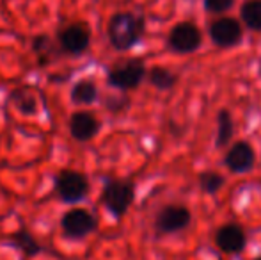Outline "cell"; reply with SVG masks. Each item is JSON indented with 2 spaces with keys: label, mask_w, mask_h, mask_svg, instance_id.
<instances>
[{
  "label": "cell",
  "mask_w": 261,
  "mask_h": 260,
  "mask_svg": "<svg viewBox=\"0 0 261 260\" xmlns=\"http://www.w3.org/2000/svg\"><path fill=\"white\" fill-rule=\"evenodd\" d=\"M146 34V18L132 11L112 14L107 25V36L114 50L128 52L142 41Z\"/></svg>",
  "instance_id": "1"
},
{
  "label": "cell",
  "mask_w": 261,
  "mask_h": 260,
  "mask_svg": "<svg viewBox=\"0 0 261 260\" xmlns=\"http://www.w3.org/2000/svg\"><path fill=\"white\" fill-rule=\"evenodd\" d=\"M134 200L135 184L132 180H121V178H107L105 180L100 201L116 219H123L126 216Z\"/></svg>",
  "instance_id": "2"
},
{
  "label": "cell",
  "mask_w": 261,
  "mask_h": 260,
  "mask_svg": "<svg viewBox=\"0 0 261 260\" xmlns=\"http://www.w3.org/2000/svg\"><path fill=\"white\" fill-rule=\"evenodd\" d=\"M146 68L144 61L134 57V59L121 61V63L114 64L107 73V82L109 86L116 87L119 91H132L137 89L146 79Z\"/></svg>",
  "instance_id": "3"
},
{
  "label": "cell",
  "mask_w": 261,
  "mask_h": 260,
  "mask_svg": "<svg viewBox=\"0 0 261 260\" xmlns=\"http://www.w3.org/2000/svg\"><path fill=\"white\" fill-rule=\"evenodd\" d=\"M165 45H167V49L172 54L189 56V54H194L201 49V45H203V32H201V29L194 21H178L169 31Z\"/></svg>",
  "instance_id": "4"
},
{
  "label": "cell",
  "mask_w": 261,
  "mask_h": 260,
  "mask_svg": "<svg viewBox=\"0 0 261 260\" xmlns=\"http://www.w3.org/2000/svg\"><path fill=\"white\" fill-rule=\"evenodd\" d=\"M89 178L76 170H61L54 177V189L64 203H79L89 195Z\"/></svg>",
  "instance_id": "5"
},
{
  "label": "cell",
  "mask_w": 261,
  "mask_h": 260,
  "mask_svg": "<svg viewBox=\"0 0 261 260\" xmlns=\"http://www.w3.org/2000/svg\"><path fill=\"white\" fill-rule=\"evenodd\" d=\"M192 225V212L181 203H167L155 214L153 228L158 235H172Z\"/></svg>",
  "instance_id": "6"
},
{
  "label": "cell",
  "mask_w": 261,
  "mask_h": 260,
  "mask_svg": "<svg viewBox=\"0 0 261 260\" xmlns=\"http://www.w3.org/2000/svg\"><path fill=\"white\" fill-rule=\"evenodd\" d=\"M208 34L217 49L229 50L244 41V25L237 18L222 14V16L210 21Z\"/></svg>",
  "instance_id": "7"
},
{
  "label": "cell",
  "mask_w": 261,
  "mask_h": 260,
  "mask_svg": "<svg viewBox=\"0 0 261 260\" xmlns=\"http://www.w3.org/2000/svg\"><path fill=\"white\" fill-rule=\"evenodd\" d=\"M61 228L71 239H86L98 230V219L84 207H71L61 218Z\"/></svg>",
  "instance_id": "8"
},
{
  "label": "cell",
  "mask_w": 261,
  "mask_h": 260,
  "mask_svg": "<svg viewBox=\"0 0 261 260\" xmlns=\"http://www.w3.org/2000/svg\"><path fill=\"white\" fill-rule=\"evenodd\" d=\"M59 46L64 54L69 56H82L91 45V31L86 23H69L62 27L57 34Z\"/></svg>",
  "instance_id": "9"
},
{
  "label": "cell",
  "mask_w": 261,
  "mask_h": 260,
  "mask_svg": "<svg viewBox=\"0 0 261 260\" xmlns=\"http://www.w3.org/2000/svg\"><path fill=\"white\" fill-rule=\"evenodd\" d=\"M224 166L233 175H244L254 170L256 166V152L254 146L247 141H237L224 153Z\"/></svg>",
  "instance_id": "10"
},
{
  "label": "cell",
  "mask_w": 261,
  "mask_h": 260,
  "mask_svg": "<svg viewBox=\"0 0 261 260\" xmlns=\"http://www.w3.org/2000/svg\"><path fill=\"white\" fill-rule=\"evenodd\" d=\"M215 246L226 255H240L247 246L245 230L237 223H226L215 232Z\"/></svg>",
  "instance_id": "11"
},
{
  "label": "cell",
  "mask_w": 261,
  "mask_h": 260,
  "mask_svg": "<svg viewBox=\"0 0 261 260\" xmlns=\"http://www.w3.org/2000/svg\"><path fill=\"white\" fill-rule=\"evenodd\" d=\"M100 120L89 111H76L69 116L68 129L69 135L79 143H87L91 139L96 137V134L100 132Z\"/></svg>",
  "instance_id": "12"
},
{
  "label": "cell",
  "mask_w": 261,
  "mask_h": 260,
  "mask_svg": "<svg viewBox=\"0 0 261 260\" xmlns=\"http://www.w3.org/2000/svg\"><path fill=\"white\" fill-rule=\"evenodd\" d=\"M217 132H215V148L224 150L231 143L234 134V122L229 109H219L217 112Z\"/></svg>",
  "instance_id": "13"
},
{
  "label": "cell",
  "mask_w": 261,
  "mask_h": 260,
  "mask_svg": "<svg viewBox=\"0 0 261 260\" xmlns=\"http://www.w3.org/2000/svg\"><path fill=\"white\" fill-rule=\"evenodd\" d=\"M9 100H11V105H13L20 114H23V116L38 114L39 104H38V98H36V94L32 89L20 87V89L11 91Z\"/></svg>",
  "instance_id": "14"
},
{
  "label": "cell",
  "mask_w": 261,
  "mask_h": 260,
  "mask_svg": "<svg viewBox=\"0 0 261 260\" xmlns=\"http://www.w3.org/2000/svg\"><path fill=\"white\" fill-rule=\"evenodd\" d=\"M146 79H148V82L158 91H171L172 87H176L179 77H178V73L171 72L169 68L153 66L151 69L146 72Z\"/></svg>",
  "instance_id": "15"
},
{
  "label": "cell",
  "mask_w": 261,
  "mask_h": 260,
  "mask_svg": "<svg viewBox=\"0 0 261 260\" xmlns=\"http://www.w3.org/2000/svg\"><path fill=\"white\" fill-rule=\"evenodd\" d=\"M98 100V86L91 79H80L71 87V102L75 105H93Z\"/></svg>",
  "instance_id": "16"
},
{
  "label": "cell",
  "mask_w": 261,
  "mask_h": 260,
  "mask_svg": "<svg viewBox=\"0 0 261 260\" xmlns=\"http://www.w3.org/2000/svg\"><path fill=\"white\" fill-rule=\"evenodd\" d=\"M242 25L252 32H261V0H244L240 6Z\"/></svg>",
  "instance_id": "17"
},
{
  "label": "cell",
  "mask_w": 261,
  "mask_h": 260,
  "mask_svg": "<svg viewBox=\"0 0 261 260\" xmlns=\"http://www.w3.org/2000/svg\"><path fill=\"white\" fill-rule=\"evenodd\" d=\"M13 241H14V244H16L18 250L23 251L27 257H36V255H39L43 251L41 243H39V241L25 228L16 230L13 235Z\"/></svg>",
  "instance_id": "18"
},
{
  "label": "cell",
  "mask_w": 261,
  "mask_h": 260,
  "mask_svg": "<svg viewBox=\"0 0 261 260\" xmlns=\"http://www.w3.org/2000/svg\"><path fill=\"white\" fill-rule=\"evenodd\" d=\"M224 184H226V177H224L222 173H219V171H213V170L203 171V173H199V177H197V185H199L201 193L210 195V196L217 195V193L224 187Z\"/></svg>",
  "instance_id": "19"
},
{
  "label": "cell",
  "mask_w": 261,
  "mask_h": 260,
  "mask_svg": "<svg viewBox=\"0 0 261 260\" xmlns=\"http://www.w3.org/2000/svg\"><path fill=\"white\" fill-rule=\"evenodd\" d=\"M203 7L208 14H217L222 16L227 11L234 7V0H203Z\"/></svg>",
  "instance_id": "20"
},
{
  "label": "cell",
  "mask_w": 261,
  "mask_h": 260,
  "mask_svg": "<svg viewBox=\"0 0 261 260\" xmlns=\"http://www.w3.org/2000/svg\"><path fill=\"white\" fill-rule=\"evenodd\" d=\"M259 77H261V59H259Z\"/></svg>",
  "instance_id": "21"
},
{
  "label": "cell",
  "mask_w": 261,
  "mask_h": 260,
  "mask_svg": "<svg viewBox=\"0 0 261 260\" xmlns=\"http://www.w3.org/2000/svg\"><path fill=\"white\" fill-rule=\"evenodd\" d=\"M252 260H261V257H256V258H252Z\"/></svg>",
  "instance_id": "22"
}]
</instances>
